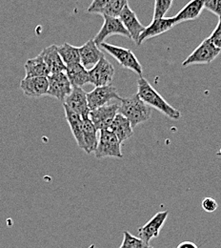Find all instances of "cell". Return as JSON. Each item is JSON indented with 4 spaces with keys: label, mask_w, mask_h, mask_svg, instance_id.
I'll return each instance as SVG.
<instances>
[{
    "label": "cell",
    "mask_w": 221,
    "mask_h": 248,
    "mask_svg": "<svg viewBox=\"0 0 221 248\" xmlns=\"http://www.w3.org/2000/svg\"><path fill=\"white\" fill-rule=\"evenodd\" d=\"M174 0H156L154 10V19L162 18L169 11Z\"/></svg>",
    "instance_id": "27"
},
{
    "label": "cell",
    "mask_w": 221,
    "mask_h": 248,
    "mask_svg": "<svg viewBox=\"0 0 221 248\" xmlns=\"http://www.w3.org/2000/svg\"><path fill=\"white\" fill-rule=\"evenodd\" d=\"M25 78H38L44 77L48 78L51 73L47 64L43 61L42 57L38 55L37 57L28 60L25 63Z\"/></svg>",
    "instance_id": "23"
},
{
    "label": "cell",
    "mask_w": 221,
    "mask_h": 248,
    "mask_svg": "<svg viewBox=\"0 0 221 248\" xmlns=\"http://www.w3.org/2000/svg\"><path fill=\"white\" fill-rule=\"evenodd\" d=\"M175 21L173 17H162L153 19L151 24L147 27H145L144 31L140 34L137 42V46H140L145 40L158 36L159 34H162L169 30H171L175 26Z\"/></svg>",
    "instance_id": "14"
},
{
    "label": "cell",
    "mask_w": 221,
    "mask_h": 248,
    "mask_svg": "<svg viewBox=\"0 0 221 248\" xmlns=\"http://www.w3.org/2000/svg\"><path fill=\"white\" fill-rule=\"evenodd\" d=\"M128 5V0H111V2L100 12L103 16L118 17L123 8Z\"/></svg>",
    "instance_id": "25"
},
{
    "label": "cell",
    "mask_w": 221,
    "mask_h": 248,
    "mask_svg": "<svg viewBox=\"0 0 221 248\" xmlns=\"http://www.w3.org/2000/svg\"><path fill=\"white\" fill-rule=\"evenodd\" d=\"M201 206H202L204 211H206L208 213H213L218 209L219 204H218V202L215 199L205 198L201 202Z\"/></svg>",
    "instance_id": "31"
},
{
    "label": "cell",
    "mask_w": 221,
    "mask_h": 248,
    "mask_svg": "<svg viewBox=\"0 0 221 248\" xmlns=\"http://www.w3.org/2000/svg\"><path fill=\"white\" fill-rule=\"evenodd\" d=\"M58 52L66 66L80 63L78 47H74L65 42L61 46H58Z\"/></svg>",
    "instance_id": "24"
},
{
    "label": "cell",
    "mask_w": 221,
    "mask_h": 248,
    "mask_svg": "<svg viewBox=\"0 0 221 248\" xmlns=\"http://www.w3.org/2000/svg\"><path fill=\"white\" fill-rule=\"evenodd\" d=\"M118 114L125 117L132 127L134 128L138 124H143L150 119L152 108L135 93L120 99Z\"/></svg>",
    "instance_id": "2"
},
{
    "label": "cell",
    "mask_w": 221,
    "mask_h": 248,
    "mask_svg": "<svg viewBox=\"0 0 221 248\" xmlns=\"http://www.w3.org/2000/svg\"><path fill=\"white\" fill-rule=\"evenodd\" d=\"M118 108L119 102L109 103L91 111L89 119L95 125L98 132L101 130H107L110 128L115 117L118 114Z\"/></svg>",
    "instance_id": "7"
},
{
    "label": "cell",
    "mask_w": 221,
    "mask_h": 248,
    "mask_svg": "<svg viewBox=\"0 0 221 248\" xmlns=\"http://www.w3.org/2000/svg\"><path fill=\"white\" fill-rule=\"evenodd\" d=\"M209 39L217 48L221 50V18H220L216 29L213 31Z\"/></svg>",
    "instance_id": "30"
},
{
    "label": "cell",
    "mask_w": 221,
    "mask_h": 248,
    "mask_svg": "<svg viewBox=\"0 0 221 248\" xmlns=\"http://www.w3.org/2000/svg\"><path fill=\"white\" fill-rule=\"evenodd\" d=\"M111 2V0H93L92 4L89 6L87 12L92 14H100V12Z\"/></svg>",
    "instance_id": "29"
},
{
    "label": "cell",
    "mask_w": 221,
    "mask_h": 248,
    "mask_svg": "<svg viewBox=\"0 0 221 248\" xmlns=\"http://www.w3.org/2000/svg\"><path fill=\"white\" fill-rule=\"evenodd\" d=\"M78 52L80 63L87 70L92 69L104 57V54L101 52V50H99L94 39H90L84 45L78 47Z\"/></svg>",
    "instance_id": "16"
},
{
    "label": "cell",
    "mask_w": 221,
    "mask_h": 248,
    "mask_svg": "<svg viewBox=\"0 0 221 248\" xmlns=\"http://www.w3.org/2000/svg\"><path fill=\"white\" fill-rule=\"evenodd\" d=\"M120 100L121 97L118 93V90L110 85L106 86H99L95 87V89L87 93V101H88V106L91 111L97 109L101 106L109 104L112 100Z\"/></svg>",
    "instance_id": "8"
},
{
    "label": "cell",
    "mask_w": 221,
    "mask_h": 248,
    "mask_svg": "<svg viewBox=\"0 0 221 248\" xmlns=\"http://www.w3.org/2000/svg\"><path fill=\"white\" fill-rule=\"evenodd\" d=\"M137 94L151 108H155L172 120H179L181 113L171 106L144 78L137 80Z\"/></svg>",
    "instance_id": "1"
},
{
    "label": "cell",
    "mask_w": 221,
    "mask_h": 248,
    "mask_svg": "<svg viewBox=\"0 0 221 248\" xmlns=\"http://www.w3.org/2000/svg\"><path fill=\"white\" fill-rule=\"evenodd\" d=\"M65 74L73 87L82 88L84 85L90 83L89 71L84 68L81 63L67 65Z\"/></svg>",
    "instance_id": "17"
},
{
    "label": "cell",
    "mask_w": 221,
    "mask_h": 248,
    "mask_svg": "<svg viewBox=\"0 0 221 248\" xmlns=\"http://www.w3.org/2000/svg\"><path fill=\"white\" fill-rule=\"evenodd\" d=\"M168 216V211H162L157 213L145 225L138 229L139 238L149 245L150 241L153 238H158L160 230L163 227Z\"/></svg>",
    "instance_id": "12"
},
{
    "label": "cell",
    "mask_w": 221,
    "mask_h": 248,
    "mask_svg": "<svg viewBox=\"0 0 221 248\" xmlns=\"http://www.w3.org/2000/svg\"><path fill=\"white\" fill-rule=\"evenodd\" d=\"M103 17H104V24L94 38V41L97 46L101 45L108 36L114 35V34H118V35L131 38L129 32L127 31L125 27L123 26L122 22L118 17H111V16H103Z\"/></svg>",
    "instance_id": "11"
},
{
    "label": "cell",
    "mask_w": 221,
    "mask_h": 248,
    "mask_svg": "<svg viewBox=\"0 0 221 248\" xmlns=\"http://www.w3.org/2000/svg\"><path fill=\"white\" fill-rule=\"evenodd\" d=\"M94 153L96 158L123 157V154L121 152V142L109 129L99 131L98 142Z\"/></svg>",
    "instance_id": "3"
},
{
    "label": "cell",
    "mask_w": 221,
    "mask_h": 248,
    "mask_svg": "<svg viewBox=\"0 0 221 248\" xmlns=\"http://www.w3.org/2000/svg\"><path fill=\"white\" fill-rule=\"evenodd\" d=\"M39 55L42 57L43 61L47 64L51 74L65 72L66 65L64 64V62H62V60L58 52L57 45H51V46L43 49Z\"/></svg>",
    "instance_id": "18"
},
{
    "label": "cell",
    "mask_w": 221,
    "mask_h": 248,
    "mask_svg": "<svg viewBox=\"0 0 221 248\" xmlns=\"http://www.w3.org/2000/svg\"><path fill=\"white\" fill-rule=\"evenodd\" d=\"M204 9V0H191L189 3L181 9L178 14L173 17L175 24H179L184 21L193 20L197 18Z\"/></svg>",
    "instance_id": "19"
},
{
    "label": "cell",
    "mask_w": 221,
    "mask_h": 248,
    "mask_svg": "<svg viewBox=\"0 0 221 248\" xmlns=\"http://www.w3.org/2000/svg\"><path fill=\"white\" fill-rule=\"evenodd\" d=\"M148 248H151V247H148Z\"/></svg>",
    "instance_id": "34"
},
{
    "label": "cell",
    "mask_w": 221,
    "mask_h": 248,
    "mask_svg": "<svg viewBox=\"0 0 221 248\" xmlns=\"http://www.w3.org/2000/svg\"><path fill=\"white\" fill-rule=\"evenodd\" d=\"M109 130L116 135V137L121 143L132 138L133 135V127L130 122L120 114H118L115 117Z\"/></svg>",
    "instance_id": "21"
},
{
    "label": "cell",
    "mask_w": 221,
    "mask_h": 248,
    "mask_svg": "<svg viewBox=\"0 0 221 248\" xmlns=\"http://www.w3.org/2000/svg\"><path fill=\"white\" fill-rule=\"evenodd\" d=\"M118 18L122 22L127 31L129 32L131 39H133L135 42V44H137L138 38L142 31H144L145 27L140 23L134 12L126 5L121 11Z\"/></svg>",
    "instance_id": "13"
},
{
    "label": "cell",
    "mask_w": 221,
    "mask_h": 248,
    "mask_svg": "<svg viewBox=\"0 0 221 248\" xmlns=\"http://www.w3.org/2000/svg\"><path fill=\"white\" fill-rule=\"evenodd\" d=\"M63 104L82 119L89 118L91 110L88 106L87 93L82 88L73 87L72 92L67 96Z\"/></svg>",
    "instance_id": "10"
},
{
    "label": "cell",
    "mask_w": 221,
    "mask_h": 248,
    "mask_svg": "<svg viewBox=\"0 0 221 248\" xmlns=\"http://www.w3.org/2000/svg\"><path fill=\"white\" fill-rule=\"evenodd\" d=\"M221 50L217 48L211 40L204 39L198 47H196L189 57L182 62L183 67H188L194 64H209L214 62L221 54Z\"/></svg>",
    "instance_id": "5"
},
{
    "label": "cell",
    "mask_w": 221,
    "mask_h": 248,
    "mask_svg": "<svg viewBox=\"0 0 221 248\" xmlns=\"http://www.w3.org/2000/svg\"><path fill=\"white\" fill-rule=\"evenodd\" d=\"M48 82L49 86L46 94L62 102L65 101L67 96L73 90V86L69 81L65 72L51 74L48 77Z\"/></svg>",
    "instance_id": "9"
},
{
    "label": "cell",
    "mask_w": 221,
    "mask_h": 248,
    "mask_svg": "<svg viewBox=\"0 0 221 248\" xmlns=\"http://www.w3.org/2000/svg\"><path fill=\"white\" fill-rule=\"evenodd\" d=\"M177 248H197V246L195 245V244H193V243H192V242H189V241H186V242H183V243H181V244H179L178 246H177Z\"/></svg>",
    "instance_id": "32"
},
{
    "label": "cell",
    "mask_w": 221,
    "mask_h": 248,
    "mask_svg": "<svg viewBox=\"0 0 221 248\" xmlns=\"http://www.w3.org/2000/svg\"><path fill=\"white\" fill-rule=\"evenodd\" d=\"M115 75V68L105 56L89 70L90 83L95 87L110 85Z\"/></svg>",
    "instance_id": "6"
},
{
    "label": "cell",
    "mask_w": 221,
    "mask_h": 248,
    "mask_svg": "<svg viewBox=\"0 0 221 248\" xmlns=\"http://www.w3.org/2000/svg\"><path fill=\"white\" fill-rule=\"evenodd\" d=\"M217 155H218V156H220V157H221V148L220 149V151L217 153Z\"/></svg>",
    "instance_id": "33"
},
{
    "label": "cell",
    "mask_w": 221,
    "mask_h": 248,
    "mask_svg": "<svg viewBox=\"0 0 221 248\" xmlns=\"http://www.w3.org/2000/svg\"><path fill=\"white\" fill-rule=\"evenodd\" d=\"M63 106L66 120L71 128L73 136L79 148L83 150V120L79 115L69 109L66 105L63 104Z\"/></svg>",
    "instance_id": "20"
},
{
    "label": "cell",
    "mask_w": 221,
    "mask_h": 248,
    "mask_svg": "<svg viewBox=\"0 0 221 248\" xmlns=\"http://www.w3.org/2000/svg\"><path fill=\"white\" fill-rule=\"evenodd\" d=\"M83 120V150L87 154H92L95 152L98 142L97 129L91 122L89 118Z\"/></svg>",
    "instance_id": "22"
},
{
    "label": "cell",
    "mask_w": 221,
    "mask_h": 248,
    "mask_svg": "<svg viewBox=\"0 0 221 248\" xmlns=\"http://www.w3.org/2000/svg\"><path fill=\"white\" fill-rule=\"evenodd\" d=\"M100 46L112 57H114L122 67L134 72L135 74L140 76V78H142V73H143L142 66L132 51L122 47L111 45L105 42H103Z\"/></svg>",
    "instance_id": "4"
},
{
    "label": "cell",
    "mask_w": 221,
    "mask_h": 248,
    "mask_svg": "<svg viewBox=\"0 0 221 248\" xmlns=\"http://www.w3.org/2000/svg\"><path fill=\"white\" fill-rule=\"evenodd\" d=\"M204 9L221 18V0H204Z\"/></svg>",
    "instance_id": "28"
},
{
    "label": "cell",
    "mask_w": 221,
    "mask_h": 248,
    "mask_svg": "<svg viewBox=\"0 0 221 248\" xmlns=\"http://www.w3.org/2000/svg\"><path fill=\"white\" fill-rule=\"evenodd\" d=\"M149 245L140 238L132 235L130 232H123V241L119 248H148Z\"/></svg>",
    "instance_id": "26"
},
{
    "label": "cell",
    "mask_w": 221,
    "mask_h": 248,
    "mask_svg": "<svg viewBox=\"0 0 221 248\" xmlns=\"http://www.w3.org/2000/svg\"><path fill=\"white\" fill-rule=\"evenodd\" d=\"M48 78H24L20 82V88L26 96L41 97L48 91Z\"/></svg>",
    "instance_id": "15"
}]
</instances>
